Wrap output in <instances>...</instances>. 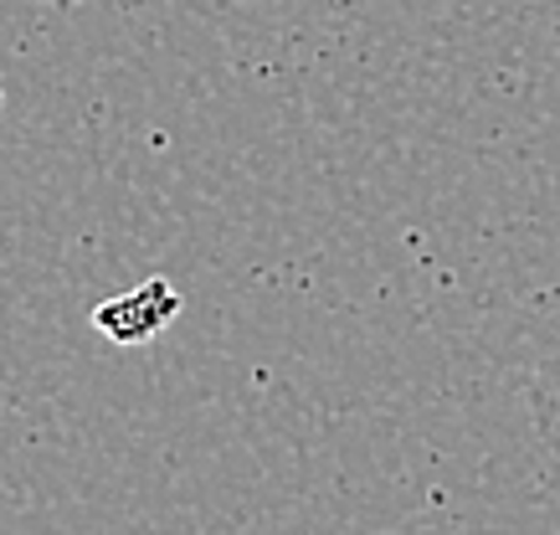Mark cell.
Instances as JSON below:
<instances>
[{
  "label": "cell",
  "mask_w": 560,
  "mask_h": 535,
  "mask_svg": "<svg viewBox=\"0 0 560 535\" xmlns=\"http://www.w3.org/2000/svg\"><path fill=\"white\" fill-rule=\"evenodd\" d=\"M175 314H180V294L171 289V278H150V283H139L129 294L103 299L93 310V325L114 346H144V340H154L160 329L171 325Z\"/></svg>",
  "instance_id": "6da1fadb"
},
{
  "label": "cell",
  "mask_w": 560,
  "mask_h": 535,
  "mask_svg": "<svg viewBox=\"0 0 560 535\" xmlns=\"http://www.w3.org/2000/svg\"><path fill=\"white\" fill-rule=\"evenodd\" d=\"M529 412H535V432L540 443L560 458V350L545 361V371L529 386Z\"/></svg>",
  "instance_id": "7a4b0ae2"
},
{
  "label": "cell",
  "mask_w": 560,
  "mask_h": 535,
  "mask_svg": "<svg viewBox=\"0 0 560 535\" xmlns=\"http://www.w3.org/2000/svg\"><path fill=\"white\" fill-rule=\"evenodd\" d=\"M47 5H78V0H47Z\"/></svg>",
  "instance_id": "3957f363"
}]
</instances>
